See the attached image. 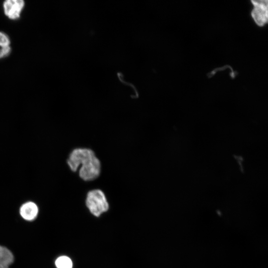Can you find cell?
<instances>
[{"label": "cell", "mask_w": 268, "mask_h": 268, "mask_svg": "<svg viewBox=\"0 0 268 268\" xmlns=\"http://www.w3.org/2000/svg\"><path fill=\"white\" fill-rule=\"evenodd\" d=\"M251 1L254 6L251 12L252 18L258 26H264L268 20V1L252 0Z\"/></svg>", "instance_id": "3957f363"}, {"label": "cell", "mask_w": 268, "mask_h": 268, "mask_svg": "<svg viewBox=\"0 0 268 268\" xmlns=\"http://www.w3.org/2000/svg\"><path fill=\"white\" fill-rule=\"evenodd\" d=\"M19 212L23 218L30 221L33 220L37 216L38 213V208L34 202L29 201L21 205Z\"/></svg>", "instance_id": "5b68a950"}, {"label": "cell", "mask_w": 268, "mask_h": 268, "mask_svg": "<svg viewBox=\"0 0 268 268\" xmlns=\"http://www.w3.org/2000/svg\"><path fill=\"white\" fill-rule=\"evenodd\" d=\"M86 205L90 212L96 217L109 209V204L102 191L94 189L88 192L85 201Z\"/></svg>", "instance_id": "7a4b0ae2"}, {"label": "cell", "mask_w": 268, "mask_h": 268, "mask_svg": "<svg viewBox=\"0 0 268 268\" xmlns=\"http://www.w3.org/2000/svg\"><path fill=\"white\" fill-rule=\"evenodd\" d=\"M55 265L57 268H72V262L71 259L66 256L58 257L56 261Z\"/></svg>", "instance_id": "ba28073f"}, {"label": "cell", "mask_w": 268, "mask_h": 268, "mask_svg": "<svg viewBox=\"0 0 268 268\" xmlns=\"http://www.w3.org/2000/svg\"><path fill=\"white\" fill-rule=\"evenodd\" d=\"M24 5L22 0H7L3 4L5 14L11 19H16L19 17Z\"/></svg>", "instance_id": "277c9868"}, {"label": "cell", "mask_w": 268, "mask_h": 268, "mask_svg": "<svg viewBox=\"0 0 268 268\" xmlns=\"http://www.w3.org/2000/svg\"><path fill=\"white\" fill-rule=\"evenodd\" d=\"M0 268H8V266L0 265Z\"/></svg>", "instance_id": "9c48e42d"}, {"label": "cell", "mask_w": 268, "mask_h": 268, "mask_svg": "<svg viewBox=\"0 0 268 268\" xmlns=\"http://www.w3.org/2000/svg\"><path fill=\"white\" fill-rule=\"evenodd\" d=\"M10 40L4 33L0 32V59L7 56L10 52Z\"/></svg>", "instance_id": "8992f818"}, {"label": "cell", "mask_w": 268, "mask_h": 268, "mask_svg": "<svg viewBox=\"0 0 268 268\" xmlns=\"http://www.w3.org/2000/svg\"><path fill=\"white\" fill-rule=\"evenodd\" d=\"M14 260L13 254L6 248L0 246V265L8 266L12 264Z\"/></svg>", "instance_id": "52a82bcc"}, {"label": "cell", "mask_w": 268, "mask_h": 268, "mask_svg": "<svg viewBox=\"0 0 268 268\" xmlns=\"http://www.w3.org/2000/svg\"><path fill=\"white\" fill-rule=\"evenodd\" d=\"M70 169L76 172L81 165L78 174L85 181L97 179L101 173V162L94 152L88 148H76L70 153L67 160Z\"/></svg>", "instance_id": "6da1fadb"}]
</instances>
